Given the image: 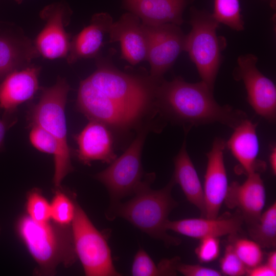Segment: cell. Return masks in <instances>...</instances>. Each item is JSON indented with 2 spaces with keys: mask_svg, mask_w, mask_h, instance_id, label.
Listing matches in <instances>:
<instances>
[{
  "mask_svg": "<svg viewBox=\"0 0 276 276\" xmlns=\"http://www.w3.org/2000/svg\"><path fill=\"white\" fill-rule=\"evenodd\" d=\"M95 72L80 83L76 106L89 121L101 122L117 135L149 127L160 117L156 102L160 81L149 75L122 72L99 57Z\"/></svg>",
  "mask_w": 276,
  "mask_h": 276,
  "instance_id": "1",
  "label": "cell"
},
{
  "mask_svg": "<svg viewBox=\"0 0 276 276\" xmlns=\"http://www.w3.org/2000/svg\"><path fill=\"white\" fill-rule=\"evenodd\" d=\"M156 102L161 117L183 126L186 132L193 126L215 122L234 129L247 119L243 111L219 105L202 81L189 83L180 77L160 82Z\"/></svg>",
  "mask_w": 276,
  "mask_h": 276,
  "instance_id": "2",
  "label": "cell"
},
{
  "mask_svg": "<svg viewBox=\"0 0 276 276\" xmlns=\"http://www.w3.org/2000/svg\"><path fill=\"white\" fill-rule=\"evenodd\" d=\"M155 177L154 173H146L132 198L125 202L110 204L106 217L109 220L122 218L167 246L178 245L180 239L169 235L166 228L169 214L178 205L171 195L175 182L172 177L163 188L153 190L151 185Z\"/></svg>",
  "mask_w": 276,
  "mask_h": 276,
  "instance_id": "3",
  "label": "cell"
},
{
  "mask_svg": "<svg viewBox=\"0 0 276 276\" xmlns=\"http://www.w3.org/2000/svg\"><path fill=\"white\" fill-rule=\"evenodd\" d=\"M70 90L66 80L59 77L54 85L42 88L39 101L31 106L28 114L30 126L37 125L41 127L57 141L58 149L54 156L53 181L57 187L60 186L64 177L73 171L65 114Z\"/></svg>",
  "mask_w": 276,
  "mask_h": 276,
  "instance_id": "4",
  "label": "cell"
},
{
  "mask_svg": "<svg viewBox=\"0 0 276 276\" xmlns=\"http://www.w3.org/2000/svg\"><path fill=\"white\" fill-rule=\"evenodd\" d=\"M17 230L42 273L52 274L59 264L75 261L72 231L67 225L39 223L26 216L18 221Z\"/></svg>",
  "mask_w": 276,
  "mask_h": 276,
  "instance_id": "5",
  "label": "cell"
},
{
  "mask_svg": "<svg viewBox=\"0 0 276 276\" xmlns=\"http://www.w3.org/2000/svg\"><path fill=\"white\" fill-rule=\"evenodd\" d=\"M190 24L191 30L186 35L184 51L195 64L201 81L213 90L225 44L217 34L219 23L212 13L191 8Z\"/></svg>",
  "mask_w": 276,
  "mask_h": 276,
  "instance_id": "6",
  "label": "cell"
},
{
  "mask_svg": "<svg viewBox=\"0 0 276 276\" xmlns=\"http://www.w3.org/2000/svg\"><path fill=\"white\" fill-rule=\"evenodd\" d=\"M151 130H153L149 127L138 130L124 153L95 176L107 189L110 204L134 195L139 188L145 175L141 160L142 149L146 135Z\"/></svg>",
  "mask_w": 276,
  "mask_h": 276,
  "instance_id": "7",
  "label": "cell"
},
{
  "mask_svg": "<svg viewBox=\"0 0 276 276\" xmlns=\"http://www.w3.org/2000/svg\"><path fill=\"white\" fill-rule=\"evenodd\" d=\"M75 204L72 231L76 254L85 275H121L113 264L105 236L95 227L80 206Z\"/></svg>",
  "mask_w": 276,
  "mask_h": 276,
  "instance_id": "8",
  "label": "cell"
},
{
  "mask_svg": "<svg viewBox=\"0 0 276 276\" xmlns=\"http://www.w3.org/2000/svg\"><path fill=\"white\" fill-rule=\"evenodd\" d=\"M257 61V57L252 54L240 56L234 77L244 83L247 100L256 112L273 122L276 117L275 85L258 69Z\"/></svg>",
  "mask_w": 276,
  "mask_h": 276,
  "instance_id": "9",
  "label": "cell"
},
{
  "mask_svg": "<svg viewBox=\"0 0 276 276\" xmlns=\"http://www.w3.org/2000/svg\"><path fill=\"white\" fill-rule=\"evenodd\" d=\"M144 26L148 40L147 60L150 66L149 75L160 81L184 51L186 35L180 26L175 24Z\"/></svg>",
  "mask_w": 276,
  "mask_h": 276,
  "instance_id": "10",
  "label": "cell"
},
{
  "mask_svg": "<svg viewBox=\"0 0 276 276\" xmlns=\"http://www.w3.org/2000/svg\"><path fill=\"white\" fill-rule=\"evenodd\" d=\"M71 14L63 3H53L42 10L40 14L45 25L33 43L39 55L50 60L67 57L71 41L65 27Z\"/></svg>",
  "mask_w": 276,
  "mask_h": 276,
  "instance_id": "11",
  "label": "cell"
},
{
  "mask_svg": "<svg viewBox=\"0 0 276 276\" xmlns=\"http://www.w3.org/2000/svg\"><path fill=\"white\" fill-rule=\"evenodd\" d=\"M225 146L223 140L216 138L211 150L207 154L208 163L203 189L206 218L218 217L227 192L228 185L223 157Z\"/></svg>",
  "mask_w": 276,
  "mask_h": 276,
  "instance_id": "12",
  "label": "cell"
},
{
  "mask_svg": "<svg viewBox=\"0 0 276 276\" xmlns=\"http://www.w3.org/2000/svg\"><path fill=\"white\" fill-rule=\"evenodd\" d=\"M110 42H120L121 58L134 65L147 60V36L144 25L135 14L128 12L111 24Z\"/></svg>",
  "mask_w": 276,
  "mask_h": 276,
  "instance_id": "13",
  "label": "cell"
},
{
  "mask_svg": "<svg viewBox=\"0 0 276 276\" xmlns=\"http://www.w3.org/2000/svg\"><path fill=\"white\" fill-rule=\"evenodd\" d=\"M224 201L230 209L237 208L248 226L257 222L266 202L265 188L259 173L248 175L241 184L232 183Z\"/></svg>",
  "mask_w": 276,
  "mask_h": 276,
  "instance_id": "14",
  "label": "cell"
},
{
  "mask_svg": "<svg viewBox=\"0 0 276 276\" xmlns=\"http://www.w3.org/2000/svg\"><path fill=\"white\" fill-rule=\"evenodd\" d=\"M74 139L78 145L76 156L84 164L89 165L95 160L110 164L117 157L113 134L101 122L89 121Z\"/></svg>",
  "mask_w": 276,
  "mask_h": 276,
  "instance_id": "15",
  "label": "cell"
},
{
  "mask_svg": "<svg viewBox=\"0 0 276 276\" xmlns=\"http://www.w3.org/2000/svg\"><path fill=\"white\" fill-rule=\"evenodd\" d=\"M244 221L241 214L232 215L224 214L215 218H188L178 220H168L166 224L167 231L196 239L208 237H219L234 235L240 231Z\"/></svg>",
  "mask_w": 276,
  "mask_h": 276,
  "instance_id": "16",
  "label": "cell"
},
{
  "mask_svg": "<svg viewBox=\"0 0 276 276\" xmlns=\"http://www.w3.org/2000/svg\"><path fill=\"white\" fill-rule=\"evenodd\" d=\"M41 68L28 66L6 76L0 83V107L14 113L17 107L33 98L39 88Z\"/></svg>",
  "mask_w": 276,
  "mask_h": 276,
  "instance_id": "17",
  "label": "cell"
},
{
  "mask_svg": "<svg viewBox=\"0 0 276 276\" xmlns=\"http://www.w3.org/2000/svg\"><path fill=\"white\" fill-rule=\"evenodd\" d=\"M193 0H124V6L147 26H180L183 12Z\"/></svg>",
  "mask_w": 276,
  "mask_h": 276,
  "instance_id": "18",
  "label": "cell"
},
{
  "mask_svg": "<svg viewBox=\"0 0 276 276\" xmlns=\"http://www.w3.org/2000/svg\"><path fill=\"white\" fill-rule=\"evenodd\" d=\"M257 124L247 119L236 127L226 146L247 175L259 173L265 169V164L258 159L259 151Z\"/></svg>",
  "mask_w": 276,
  "mask_h": 276,
  "instance_id": "19",
  "label": "cell"
},
{
  "mask_svg": "<svg viewBox=\"0 0 276 276\" xmlns=\"http://www.w3.org/2000/svg\"><path fill=\"white\" fill-rule=\"evenodd\" d=\"M113 22L110 15L100 13L93 15L89 25L75 36L70 42L66 57L68 64L78 60L97 57Z\"/></svg>",
  "mask_w": 276,
  "mask_h": 276,
  "instance_id": "20",
  "label": "cell"
},
{
  "mask_svg": "<svg viewBox=\"0 0 276 276\" xmlns=\"http://www.w3.org/2000/svg\"><path fill=\"white\" fill-rule=\"evenodd\" d=\"M173 178L181 188L188 200L199 209L205 217V208L203 190L197 171L186 149V140L174 159Z\"/></svg>",
  "mask_w": 276,
  "mask_h": 276,
  "instance_id": "21",
  "label": "cell"
},
{
  "mask_svg": "<svg viewBox=\"0 0 276 276\" xmlns=\"http://www.w3.org/2000/svg\"><path fill=\"white\" fill-rule=\"evenodd\" d=\"M38 55L27 38L0 35V83L10 73L28 66Z\"/></svg>",
  "mask_w": 276,
  "mask_h": 276,
  "instance_id": "22",
  "label": "cell"
},
{
  "mask_svg": "<svg viewBox=\"0 0 276 276\" xmlns=\"http://www.w3.org/2000/svg\"><path fill=\"white\" fill-rule=\"evenodd\" d=\"M178 258L164 259L156 265L148 253L140 248L134 256L131 268L133 276L174 275Z\"/></svg>",
  "mask_w": 276,
  "mask_h": 276,
  "instance_id": "23",
  "label": "cell"
},
{
  "mask_svg": "<svg viewBox=\"0 0 276 276\" xmlns=\"http://www.w3.org/2000/svg\"><path fill=\"white\" fill-rule=\"evenodd\" d=\"M250 236L261 247L274 248L276 245V203H273L256 223L249 225Z\"/></svg>",
  "mask_w": 276,
  "mask_h": 276,
  "instance_id": "24",
  "label": "cell"
},
{
  "mask_svg": "<svg viewBox=\"0 0 276 276\" xmlns=\"http://www.w3.org/2000/svg\"><path fill=\"white\" fill-rule=\"evenodd\" d=\"M214 18L220 24L240 31L244 29L239 0H214Z\"/></svg>",
  "mask_w": 276,
  "mask_h": 276,
  "instance_id": "25",
  "label": "cell"
},
{
  "mask_svg": "<svg viewBox=\"0 0 276 276\" xmlns=\"http://www.w3.org/2000/svg\"><path fill=\"white\" fill-rule=\"evenodd\" d=\"M232 245L236 254L247 269L261 264L263 253L262 247L256 242L239 238L236 239Z\"/></svg>",
  "mask_w": 276,
  "mask_h": 276,
  "instance_id": "26",
  "label": "cell"
},
{
  "mask_svg": "<svg viewBox=\"0 0 276 276\" xmlns=\"http://www.w3.org/2000/svg\"><path fill=\"white\" fill-rule=\"evenodd\" d=\"M50 206L51 218L58 224L67 225L72 222L76 204L65 194L60 191L56 192Z\"/></svg>",
  "mask_w": 276,
  "mask_h": 276,
  "instance_id": "27",
  "label": "cell"
},
{
  "mask_svg": "<svg viewBox=\"0 0 276 276\" xmlns=\"http://www.w3.org/2000/svg\"><path fill=\"white\" fill-rule=\"evenodd\" d=\"M27 209L29 217L37 222H48L51 218L50 204L37 190H34L29 193Z\"/></svg>",
  "mask_w": 276,
  "mask_h": 276,
  "instance_id": "28",
  "label": "cell"
},
{
  "mask_svg": "<svg viewBox=\"0 0 276 276\" xmlns=\"http://www.w3.org/2000/svg\"><path fill=\"white\" fill-rule=\"evenodd\" d=\"M29 140L32 145L42 152L56 155L58 144L54 137L41 127L37 125L30 126Z\"/></svg>",
  "mask_w": 276,
  "mask_h": 276,
  "instance_id": "29",
  "label": "cell"
},
{
  "mask_svg": "<svg viewBox=\"0 0 276 276\" xmlns=\"http://www.w3.org/2000/svg\"><path fill=\"white\" fill-rule=\"evenodd\" d=\"M222 273L229 276L246 274L247 267L236 254L232 244L227 245L224 254L220 262Z\"/></svg>",
  "mask_w": 276,
  "mask_h": 276,
  "instance_id": "30",
  "label": "cell"
},
{
  "mask_svg": "<svg viewBox=\"0 0 276 276\" xmlns=\"http://www.w3.org/2000/svg\"><path fill=\"white\" fill-rule=\"evenodd\" d=\"M195 253L201 263H209L216 260L220 253V242L217 237H208L201 239Z\"/></svg>",
  "mask_w": 276,
  "mask_h": 276,
  "instance_id": "31",
  "label": "cell"
},
{
  "mask_svg": "<svg viewBox=\"0 0 276 276\" xmlns=\"http://www.w3.org/2000/svg\"><path fill=\"white\" fill-rule=\"evenodd\" d=\"M176 270L185 276H220L221 272L200 265H191L177 262Z\"/></svg>",
  "mask_w": 276,
  "mask_h": 276,
  "instance_id": "32",
  "label": "cell"
},
{
  "mask_svg": "<svg viewBox=\"0 0 276 276\" xmlns=\"http://www.w3.org/2000/svg\"><path fill=\"white\" fill-rule=\"evenodd\" d=\"M14 113L4 112L3 117L0 118V151L4 146L7 131L16 122L17 120L14 117Z\"/></svg>",
  "mask_w": 276,
  "mask_h": 276,
  "instance_id": "33",
  "label": "cell"
},
{
  "mask_svg": "<svg viewBox=\"0 0 276 276\" xmlns=\"http://www.w3.org/2000/svg\"><path fill=\"white\" fill-rule=\"evenodd\" d=\"M246 275L249 276H275L276 271L272 269L266 264H260L255 267L247 269Z\"/></svg>",
  "mask_w": 276,
  "mask_h": 276,
  "instance_id": "34",
  "label": "cell"
},
{
  "mask_svg": "<svg viewBox=\"0 0 276 276\" xmlns=\"http://www.w3.org/2000/svg\"><path fill=\"white\" fill-rule=\"evenodd\" d=\"M269 162L270 167L274 175L276 173V149L275 147H273L270 155H269Z\"/></svg>",
  "mask_w": 276,
  "mask_h": 276,
  "instance_id": "35",
  "label": "cell"
},
{
  "mask_svg": "<svg viewBox=\"0 0 276 276\" xmlns=\"http://www.w3.org/2000/svg\"><path fill=\"white\" fill-rule=\"evenodd\" d=\"M266 264L272 269L276 271V252L273 251L269 253L267 259Z\"/></svg>",
  "mask_w": 276,
  "mask_h": 276,
  "instance_id": "36",
  "label": "cell"
},
{
  "mask_svg": "<svg viewBox=\"0 0 276 276\" xmlns=\"http://www.w3.org/2000/svg\"><path fill=\"white\" fill-rule=\"evenodd\" d=\"M271 1V6L273 8V9L275 8V0H270Z\"/></svg>",
  "mask_w": 276,
  "mask_h": 276,
  "instance_id": "37",
  "label": "cell"
}]
</instances>
